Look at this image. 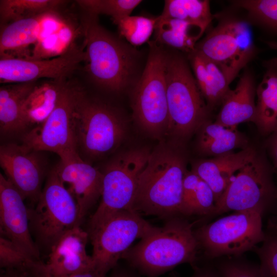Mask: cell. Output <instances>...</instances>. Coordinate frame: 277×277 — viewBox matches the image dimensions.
Segmentation results:
<instances>
[{
    "label": "cell",
    "instance_id": "obj_1",
    "mask_svg": "<svg viewBox=\"0 0 277 277\" xmlns=\"http://www.w3.org/2000/svg\"><path fill=\"white\" fill-rule=\"evenodd\" d=\"M178 144L161 142L151 151L138 179L133 210L165 221L181 215L187 170L185 155Z\"/></svg>",
    "mask_w": 277,
    "mask_h": 277
},
{
    "label": "cell",
    "instance_id": "obj_2",
    "mask_svg": "<svg viewBox=\"0 0 277 277\" xmlns=\"http://www.w3.org/2000/svg\"><path fill=\"white\" fill-rule=\"evenodd\" d=\"M199 249L193 224L180 215L131 246L121 260L144 277H159L181 264L195 266Z\"/></svg>",
    "mask_w": 277,
    "mask_h": 277
},
{
    "label": "cell",
    "instance_id": "obj_3",
    "mask_svg": "<svg viewBox=\"0 0 277 277\" xmlns=\"http://www.w3.org/2000/svg\"><path fill=\"white\" fill-rule=\"evenodd\" d=\"M82 31L86 71L91 79L108 91H123L133 74L135 50L102 27L97 16L87 14L83 19Z\"/></svg>",
    "mask_w": 277,
    "mask_h": 277
},
{
    "label": "cell",
    "instance_id": "obj_4",
    "mask_svg": "<svg viewBox=\"0 0 277 277\" xmlns=\"http://www.w3.org/2000/svg\"><path fill=\"white\" fill-rule=\"evenodd\" d=\"M166 80L168 112L167 135L180 143L208 121L210 110L182 56L167 55Z\"/></svg>",
    "mask_w": 277,
    "mask_h": 277
},
{
    "label": "cell",
    "instance_id": "obj_5",
    "mask_svg": "<svg viewBox=\"0 0 277 277\" xmlns=\"http://www.w3.org/2000/svg\"><path fill=\"white\" fill-rule=\"evenodd\" d=\"M151 151L136 148L114 156L102 171L101 201L88 222L89 234L115 213L132 209L139 175L145 167Z\"/></svg>",
    "mask_w": 277,
    "mask_h": 277
},
{
    "label": "cell",
    "instance_id": "obj_6",
    "mask_svg": "<svg viewBox=\"0 0 277 277\" xmlns=\"http://www.w3.org/2000/svg\"><path fill=\"white\" fill-rule=\"evenodd\" d=\"M77 150L86 156L97 159L115 150L126 135V124L114 108L89 98L82 91L74 113Z\"/></svg>",
    "mask_w": 277,
    "mask_h": 277
},
{
    "label": "cell",
    "instance_id": "obj_7",
    "mask_svg": "<svg viewBox=\"0 0 277 277\" xmlns=\"http://www.w3.org/2000/svg\"><path fill=\"white\" fill-rule=\"evenodd\" d=\"M36 203L34 208H28L30 228L39 251L48 253L63 234L80 226L78 208L54 168L48 174Z\"/></svg>",
    "mask_w": 277,
    "mask_h": 277
},
{
    "label": "cell",
    "instance_id": "obj_8",
    "mask_svg": "<svg viewBox=\"0 0 277 277\" xmlns=\"http://www.w3.org/2000/svg\"><path fill=\"white\" fill-rule=\"evenodd\" d=\"M167 54L156 46L149 52L143 73L133 90V117L149 136L162 138L167 134L168 112L166 67Z\"/></svg>",
    "mask_w": 277,
    "mask_h": 277
},
{
    "label": "cell",
    "instance_id": "obj_9",
    "mask_svg": "<svg viewBox=\"0 0 277 277\" xmlns=\"http://www.w3.org/2000/svg\"><path fill=\"white\" fill-rule=\"evenodd\" d=\"M259 209L235 211L194 230L199 249L209 258L238 256L263 242L262 215Z\"/></svg>",
    "mask_w": 277,
    "mask_h": 277
},
{
    "label": "cell",
    "instance_id": "obj_10",
    "mask_svg": "<svg viewBox=\"0 0 277 277\" xmlns=\"http://www.w3.org/2000/svg\"><path fill=\"white\" fill-rule=\"evenodd\" d=\"M157 228L133 209L115 213L89 234L94 269L101 277H106L135 240L150 235Z\"/></svg>",
    "mask_w": 277,
    "mask_h": 277
},
{
    "label": "cell",
    "instance_id": "obj_11",
    "mask_svg": "<svg viewBox=\"0 0 277 277\" xmlns=\"http://www.w3.org/2000/svg\"><path fill=\"white\" fill-rule=\"evenodd\" d=\"M82 91L65 83L52 112L42 124L24 135L23 144L36 151L54 152L60 160L79 154L74 135V113Z\"/></svg>",
    "mask_w": 277,
    "mask_h": 277
},
{
    "label": "cell",
    "instance_id": "obj_12",
    "mask_svg": "<svg viewBox=\"0 0 277 277\" xmlns=\"http://www.w3.org/2000/svg\"><path fill=\"white\" fill-rule=\"evenodd\" d=\"M195 51L215 63L231 82L254 55L250 27L245 22L222 24L196 44Z\"/></svg>",
    "mask_w": 277,
    "mask_h": 277
},
{
    "label": "cell",
    "instance_id": "obj_13",
    "mask_svg": "<svg viewBox=\"0 0 277 277\" xmlns=\"http://www.w3.org/2000/svg\"><path fill=\"white\" fill-rule=\"evenodd\" d=\"M274 194L275 188L269 170L257 154L234 176L216 202L211 215L252 209L264 212Z\"/></svg>",
    "mask_w": 277,
    "mask_h": 277
},
{
    "label": "cell",
    "instance_id": "obj_14",
    "mask_svg": "<svg viewBox=\"0 0 277 277\" xmlns=\"http://www.w3.org/2000/svg\"><path fill=\"white\" fill-rule=\"evenodd\" d=\"M86 60L84 46L80 47L75 45L50 60L1 58L0 82L1 84L24 83L41 78L64 81Z\"/></svg>",
    "mask_w": 277,
    "mask_h": 277
},
{
    "label": "cell",
    "instance_id": "obj_15",
    "mask_svg": "<svg viewBox=\"0 0 277 277\" xmlns=\"http://www.w3.org/2000/svg\"><path fill=\"white\" fill-rule=\"evenodd\" d=\"M38 151L14 143L0 148V165L6 179L25 200L36 203L42 191L44 168Z\"/></svg>",
    "mask_w": 277,
    "mask_h": 277
},
{
    "label": "cell",
    "instance_id": "obj_16",
    "mask_svg": "<svg viewBox=\"0 0 277 277\" xmlns=\"http://www.w3.org/2000/svg\"><path fill=\"white\" fill-rule=\"evenodd\" d=\"M25 199L2 173L0 174V233L33 259H40V251L33 239Z\"/></svg>",
    "mask_w": 277,
    "mask_h": 277
},
{
    "label": "cell",
    "instance_id": "obj_17",
    "mask_svg": "<svg viewBox=\"0 0 277 277\" xmlns=\"http://www.w3.org/2000/svg\"><path fill=\"white\" fill-rule=\"evenodd\" d=\"M54 169L77 203L81 224L89 210L101 197L103 172L85 161L79 154L60 160Z\"/></svg>",
    "mask_w": 277,
    "mask_h": 277
},
{
    "label": "cell",
    "instance_id": "obj_18",
    "mask_svg": "<svg viewBox=\"0 0 277 277\" xmlns=\"http://www.w3.org/2000/svg\"><path fill=\"white\" fill-rule=\"evenodd\" d=\"M89 236L80 226L63 234L53 244L43 263L45 277H67L94 268L86 246Z\"/></svg>",
    "mask_w": 277,
    "mask_h": 277
},
{
    "label": "cell",
    "instance_id": "obj_19",
    "mask_svg": "<svg viewBox=\"0 0 277 277\" xmlns=\"http://www.w3.org/2000/svg\"><path fill=\"white\" fill-rule=\"evenodd\" d=\"M256 155L253 148L248 147L238 152L232 151L211 159L199 160L193 164L191 170L210 186L216 202L227 188L235 172Z\"/></svg>",
    "mask_w": 277,
    "mask_h": 277
},
{
    "label": "cell",
    "instance_id": "obj_20",
    "mask_svg": "<svg viewBox=\"0 0 277 277\" xmlns=\"http://www.w3.org/2000/svg\"><path fill=\"white\" fill-rule=\"evenodd\" d=\"M255 93L252 75L245 72L235 88L229 89L225 96L215 122L231 129H236L244 122L253 123L256 113Z\"/></svg>",
    "mask_w": 277,
    "mask_h": 277
},
{
    "label": "cell",
    "instance_id": "obj_21",
    "mask_svg": "<svg viewBox=\"0 0 277 277\" xmlns=\"http://www.w3.org/2000/svg\"><path fill=\"white\" fill-rule=\"evenodd\" d=\"M189 59L200 92L209 110L221 104L230 82L213 62L194 51Z\"/></svg>",
    "mask_w": 277,
    "mask_h": 277
},
{
    "label": "cell",
    "instance_id": "obj_22",
    "mask_svg": "<svg viewBox=\"0 0 277 277\" xmlns=\"http://www.w3.org/2000/svg\"><path fill=\"white\" fill-rule=\"evenodd\" d=\"M265 72L256 89L257 101L254 123L263 134L277 129V58L264 63Z\"/></svg>",
    "mask_w": 277,
    "mask_h": 277
},
{
    "label": "cell",
    "instance_id": "obj_23",
    "mask_svg": "<svg viewBox=\"0 0 277 277\" xmlns=\"http://www.w3.org/2000/svg\"><path fill=\"white\" fill-rule=\"evenodd\" d=\"M54 14L45 13L6 25L1 31V58L10 57L36 42L43 31L44 22Z\"/></svg>",
    "mask_w": 277,
    "mask_h": 277
},
{
    "label": "cell",
    "instance_id": "obj_24",
    "mask_svg": "<svg viewBox=\"0 0 277 277\" xmlns=\"http://www.w3.org/2000/svg\"><path fill=\"white\" fill-rule=\"evenodd\" d=\"M65 83L54 80L36 84L25 98L22 108V130L42 124L56 106Z\"/></svg>",
    "mask_w": 277,
    "mask_h": 277
},
{
    "label": "cell",
    "instance_id": "obj_25",
    "mask_svg": "<svg viewBox=\"0 0 277 277\" xmlns=\"http://www.w3.org/2000/svg\"><path fill=\"white\" fill-rule=\"evenodd\" d=\"M197 149L202 154L214 157L245 149L247 141L236 129L226 127L208 120L199 129Z\"/></svg>",
    "mask_w": 277,
    "mask_h": 277
},
{
    "label": "cell",
    "instance_id": "obj_26",
    "mask_svg": "<svg viewBox=\"0 0 277 277\" xmlns=\"http://www.w3.org/2000/svg\"><path fill=\"white\" fill-rule=\"evenodd\" d=\"M35 85L33 82L1 87L0 129L2 134H12L22 130V106Z\"/></svg>",
    "mask_w": 277,
    "mask_h": 277
},
{
    "label": "cell",
    "instance_id": "obj_27",
    "mask_svg": "<svg viewBox=\"0 0 277 277\" xmlns=\"http://www.w3.org/2000/svg\"><path fill=\"white\" fill-rule=\"evenodd\" d=\"M154 30L160 43L191 53L205 30L186 21L158 16Z\"/></svg>",
    "mask_w": 277,
    "mask_h": 277
},
{
    "label": "cell",
    "instance_id": "obj_28",
    "mask_svg": "<svg viewBox=\"0 0 277 277\" xmlns=\"http://www.w3.org/2000/svg\"><path fill=\"white\" fill-rule=\"evenodd\" d=\"M216 201L211 188L192 170L187 171L183 181L181 216L211 214Z\"/></svg>",
    "mask_w": 277,
    "mask_h": 277
},
{
    "label": "cell",
    "instance_id": "obj_29",
    "mask_svg": "<svg viewBox=\"0 0 277 277\" xmlns=\"http://www.w3.org/2000/svg\"><path fill=\"white\" fill-rule=\"evenodd\" d=\"M65 3L60 0H1V25L45 13H55Z\"/></svg>",
    "mask_w": 277,
    "mask_h": 277
},
{
    "label": "cell",
    "instance_id": "obj_30",
    "mask_svg": "<svg viewBox=\"0 0 277 277\" xmlns=\"http://www.w3.org/2000/svg\"><path fill=\"white\" fill-rule=\"evenodd\" d=\"M161 18L180 19L197 25L205 30L213 19L209 2L199 0H167Z\"/></svg>",
    "mask_w": 277,
    "mask_h": 277
},
{
    "label": "cell",
    "instance_id": "obj_31",
    "mask_svg": "<svg viewBox=\"0 0 277 277\" xmlns=\"http://www.w3.org/2000/svg\"><path fill=\"white\" fill-rule=\"evenodd\" d=\"M157 17L127 16L113 21L120 34L131 44L139 46L146 43L155 29Z\"/></svg>",
    "mask_w": 277,
    "mask_h": 277
},
{
    "label": "cell",
    "instance_id": "obj_32",
    "mask_svg": "<svg viewBox=\"0 0 277 277\" xmlns=\"http://www.w3.org/2000/svg\"><path fill=\"white\" fill-rule=\"evenodd\" d=\"M141 0H79L76 2L88 14L109 15L113 22L130 15Z\"/></svg>",
    "mask_w": 277,
    "mask_h": 277
},
{
    "label": "cell",
    "instance_id": "obj_33",
    "mask_svg": "<svg viewBox=\"0 0 277 277\" xmlns=\"http://www.w3.org/2000/svg\"><path fill=\"white\" fill-rule=\"evenodd\" d=\"M234 3L248 11L264 26L277 32V0H242Z\"/></svg>",
    "mask_w": 277,
    "mask_h": 277
},
{
    "label": "cell",
    "instance_id": "obj_34",
    "mask_svg": "<svg viewBox=\"0 0 277 277\" xmlns=\"http://www.w3.org/2000/svg\"><path fill=\"white\" fill-rule=\"evenodd\" d=\"M37 260L14 242L0 236L1 269L22 268L32 265Z\"/></svg>",
    "mask_w": 277,
    "mask_h": 277
},
{
    "label": "cell",
    "instance_id": "obj_35",
    "mask_svg": "<svg viewBox=\"0 0 277 277\" xmlns=\"http://www.w3.org/2000/svg\"><path fill=\"white\" fill-rule=\"evenodd\" d=\"M217 271L221 277H267L260 265L235 260L220 263Z\"/></svg>",
    "mask_w": 277,
    "mask_h": 277
},
{
    "label": "cell",
    "instance_id": "obj_36",
    "mask_svg": "<svg viewBox=\"0 0 277 277\" xmlns=\"http://www.w3.org/2000/svg\"><path fill=\"white\" fill-rule=\"evenodd\" d=\"M256 251L261 261L260 266L267 277H277V236L266 237Z\"/></svg>",
    "mask_w": 277,
    "mask_h": 277
},
{
    "label": "cell",
    "instance_id": "obj_37",
    "mask_svg": "<svg viewBox=\"0 0 277 277\" xmlns=\"http://www.w3.org/2000/svg\"><path fill=\"white\" fill-rule=\"evenodd\" d=\"M41 260L22 268L1 269L0 277H44Z\"/></svg>",
    "mask_w": 277,
    "mask_h": 277
},
{
    "label": "cell",
    "instance_id": "obj_38",
    "mask_svg": "<svg viewBox=\"0 0 277 277\" xmlns=\"http://www.w3.org/2000/svg\"><path fill=\"white\" fill-rule=\"evenodd\" d=\"M106 277H144L126 263H118Z\"/></svg>",
    "mask_w": 277,
    "mask_h": 277
},
{
    "label": "cell",
    "instance_id": "obj_39",
    "mask_svg": "<svg viewBox=\"0 0 277 277\" xmlns=\"http://www.w3.org/2000/svg\"><path fill=\"white\" fill-rule=\"evenodd\" d=\"M194 270L193 274L190 277H221L217 270H213L208 266L200 267L197 264L192 267ZM170 277H180L174 272H172Z\"/></svg>",
    "mask_w": 277,
    "mask_h": 277
},
{
    "label": "cell",
    "instance_id": "obj_40",
    "mask_svg": "<svg viewBox=\"0 0 277 277\" xmlns=\"http://www.w3.org/2000/svg\"><path fill=\"white\" fill-rule=\"evenodd\" d=\"M270 140V150L274 163L277 167V129L273 132Z\"/></svg>",
    "mask_w": 277,
    "mask_h": 277
},
{
    "label": "cell",
    "instance_id": "obj_41",
    "mask_svg": "<svg viewBox=\"0 0 277 277\" xmlns=\"http://www.w3.org/2000/svg\"><path fill=\"white\" fill-rule=\"evenodd\" d=\"M67 277H101L97 272L94 269H91L80 272Z\"/></svg>",
    "mask_w": 277,
    "mask_h": 277
},
{
    "label": "cell",
    "instance_id": "obj_42",
    "mask_svg": "<svg viewBox=\"0 0 277 277\" xmlns=\"http://www.w3.org/2000/svg\"><path fill=\"white\" fill-rule=\"evenodd\" d=\"M267 44L270 48L274 49H277V42L270 41L267 42Z\"/></svg>",
    "mask_w": 277,
    "mask_h": 277
},
{
    "label": "cell",
    "instance_id": "obj_43",
    "mask_svg": "<svg viewBox=\"0 0 277 277\" xmlns=\"http://www.w3.org/2000/svg\"><path fill=\"white\" fill-rule=\"evenodd\" d=\"M276 230H277V225H276Z\"/></svg>",
    "mask_w": 277,
    "mask_h": 277
}]
</instances>
